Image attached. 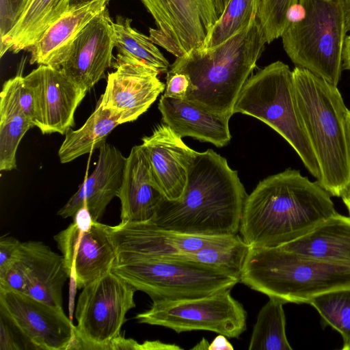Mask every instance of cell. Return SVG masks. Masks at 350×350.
Wrapping results in <instances>:
<instances>
[{"instance_id": "obj_1", "label": "cell", "mask_w": 350, "mask_h": 350, "mask_svg": "<svg viewBox=\"0 0 350 350\" xmlns=\"http://www.w3.org/2000/svg\"><path fill=\"white\" fill-rule=\"evenodd\" d=\"M336 213L331 196L317 181L288 168L260 181L247 195L239 232L250 247H280Z\"/></svg>"}, {"instance_id": "obj_2", "label": "cell", "mask_w": 350, "mask_h": 350, "mask_svg": "<svg viewBox=\"0 0 350 350\" xmlns=\"http://www.w3.org/2000/svg\"><path fill=\"white\" fill-rule=\"evenodd\" d=\"M247 197L226 158L212 149L196 152L181 198H165L150 222L187 234H238Z\"/></svg>"}, {"instance_id": "obj_3", "label": "cell", "mask_w": 350, "mask_h": 350, "mask_svg": "<svg viewBox=\"0 0 350 350\" xmlns=\"http://www.w3.org/2000/svg\"><path fill=\"white\" fill-rule=\"evenodd\" d=\"M266 43L256 16L247 26L217 46L196 49L176 57L168 71L189 77L191 85L185 100L230 119L239 93Z\"/></svg>"}, {"instance_id": "obj_4", "label": "cell", "mask_w": 350, "mask_h": 350, "mask_svg": "<svg viewBox=\"0 0 350 350\" xmlns=\"http://www.w3.org/2000/svg\"><path fill=\"white\" fill-rule=\"evenodd\" d=\"M293 75L302 124L320 168L317 183L340 197L350 183L349 110L337 86L302 68L295 66Z\"/></svg>"}, {"instance_id": "obj_5", "label": "cell", "mask_w": 350, "mask_h": 350, "mask_svg": "<svg viewBox=\"0 0 350 350\" xmlns=\"http://www.w3.org/2000/svg\"><path fill=\"white\" fill-rule=\"evenodd\" d=\"M240 282L284 304H310L321 294L349 288L350 264L321 260L280 247H250Z\"/></svg>"}, {"instance_id": "obj_6", "label": "cell", "mask_w": 350, "mask_h": 350, "mask_svg": "<svg viewBox=\"0 0 350 350\" xmlns=\"http://www.w3.org/2000/svg\"><path fill=\"white\" fill-rule=\"evenodd\" d=\"M300 15L281 36L283 48L297 67L337 86L342 70L347 33L345 0H298Z\"/></svg>"}, {"instance_id": "obj_7", "label": "cell", "mask_w": 350, "mask_h": 350, "mask_svg": "<svg viewBox=\"0 0 350 350\" xmlns=\"http://www.w3.org/2000/svg\"><path fill=\"white\" fill-rule=\"evenodd\" d=\"M263 122L281 135L297 152L308 172L317 179L321 172L297 107L293 70L274 62L251 75L234 107Z\"/></svg>"}, {"instance_id": "obj_8", "label": "cell", "mask_w": 350, "mask_h": 350, "mask_svg": "<svg viewBox=\"0 0 350 350\" xmlns=\"http://www.w3.org/2000/svg\"><path fill=\"white\" fill-rule=\"evenodd\" d=\"M152 301L197 297L232 289L240 277L190 260L137 258L116 264L112 270Z\"/></svg>"}, {"instance_id": "obj_9", "label": "cell", "mask_w": 350, "mask_h": 350, "mask_svg": "<svg viewBox=\"0 0 350 350\" xmlns=\"http://www.w3.org/2000/svg\"><path fill=\"white\" fill-rule=\"evenodd\" d=\"M136 288L112 271L83 288L76 308L74 349L109 350L120 336Z\"/></svg>"}, {"instance_id": "obj_10", "label": "cell", "mask_w": 350, "mask_h": 350, "mask_svg": "<svg viewBox=\"0 0 350 350\" xmlns=\"http://www.w3.org/2000/svg\"><path fill=\"white\" fill-rule=\"evenodd\" d=\"M135 318L139 323L164 327L178 334L205 330L239 338L246 329L247 314L228 289L197 297L154 300L148 310Z\"/></svg>"}, {"instance_id": "obj_11", "label": "cell", "mask_w": 350, "mask_h": 350, "mask_svg": "<svg viewBox=\"0 0 350 350\" xmlns=\"http://www.w3.org/2000/svg\"><path fill=\"white\" fill-rule=\"evenodd\" d=\"M154 19L150 39L176 57L202 48L218 16L213 0H141Z\"/></svg>"}, {"instance_id": "obj_12", "label": "cell", "mask_w": 350, "mask_h": 350, "mask_svg": "<svg viewBox=\"0 0 350 350\" xmlns=\"http://www.w3.org/2000/svg\"><path fill=\"white\" fill-rule=\"evenodd\" d=\"M0 311L36 349H74L76 328L62 308L25 293L0 290Z\"/></svg>"}, {"instance_id": "obj_13", "label": "cell", "mask_w": 350, "mask_h": 350, "mask_svg": "<svg viewBox=\"0 0 350 350\" xmlns=\"http://www.w3.org/2000/svg\"><path fill=\"white\" fill-rule=\"evenodd\" d=\"M109 231L116 253V264L193 252L208 245L226 243L237 235L187 234L162 228L150 221L120 222L109 226Z\"/></svg>"}, {"instance_id": "obj_14", "label": "cell", "mask_w": 350, "mask_h": 350, "mask_svg": "<svg viewBox=\"0 0 350 350\" xmlns=\"http://www.w3.org/2000/svg\"><path fill=\"white\" fill-rule=\"evenodd\" d=\"M23 81L33 98L35 126L43 134H66L75 125V112L87 91L61 68L49 65H39Z\"/></svg>"}, {"instance_id": "obj_15", "label": "cell", "mask_w": 350, "mask_h": 350, "mask_svg": "<svg viewBox=\"0 0 350 350\" xmlns=\"http://www.w3.org/2000/svg\"><path fill=\"white\" fill-rule=\"evenodd\" d=\"M61 251L69 277L78 288L111 271L116 253L109 226L96 221L83 231L72 223L54 236Z\"/></svg>"}, {"instance_id": "obj_16", "label": "cell", "mask_w": 350, "mask_h": 350, "mask_svg": "<svg viewBox=\"0 0 350 350\" xmlns=\"http://www.w3.org/2000/svg\"><path fill=\"white\" fill-rule=\"evenodd\" d=\"M113 21L107 9L93 18L72 42L62 70L79 86L89 91L105 77L115 47Z\"/></svg>"}, {"instance_id": "obj_17", "label": "cell", "mask_w": 350, "mask_h": 350, "mask_svg": "<svg viewBox=\"0 0 350 350\" xmlns=\"http://www.w3.org/2000/svg\"><path fill=\"white\" fill-rule=\"evenodd\" d=\"M99 102L119 118L120 124L137 120L165 90L159 72L142 65L114 64Z\"/></svg>"}, {"instance_id": "obj_18", "label": "cell", "mask_w": 350, "mask_h": 350, "mask_svg": "<svg viewBox=\"0 0 350 350\" xmlns=\"http://www.w3.org/2000/svg\"><path fill=\"white\" fill-rule=\"evenodd\" d=\"M142 141L153 179L165 198L170 200L180 198L196 151L164 123L157 126Z\"/></svg>"}, {"instance_id": "obj_19", "label": "cell", "mask_w": 350, "mask_h": 350, "mask_svg": "<svg viewBox=\"0 0 350 350\" xmlns=\"http://www.w3.org/2000/svg\"><path fill=\"white\" fill-rule=\"evenodd\" d=\"M126 157L114 146L104 142L99 148L96 167L77 191L59 210L63 218L73 217L85 205L94 221H100L107 205L121 187Z\"/></svg>"}, {"instance_id": "obj_20", "label": "cell", "mask_w": 350, "mask_h": 350, "mask_svg": "<svg viewBox=\"0 0 350 350\" xmlns=\"http://www.w3.org/2000/svg\"><path fill=\"white\" fill-rule=\"evenodd\" d=\"M120 200V222H147L154 217L165 196L152 176L148 158L141 145L133 146L126 157Z\"/></svg>"}, {"instance_id": "obj_21", "label": "cell", "mask_w": 350, "mask_h": 350, "mask_svg": "<svg viewBox=\"0 0 350 350\" xmlns=\"http://www.w3.org/2000/svg\"><path fill=\"white\" fill-rule=\"evenodd\" d=\"M27 267L25 294L48 304L62 308L63 287L69 273L63 256L40 241L22 242Z\"/></svg>"}, {"instance_id": "obj_22", "label": "cell", "mask_w": 350, "mask_h": 350, "mask_svg": "<svg viewBox=\"0 0 350 350\" xmlns=\"http://www.w3.org/2000/svg\"><path fill=\"white\" fill-rule=\"evenodd\" d=\"M158 108L163 122L180 137H191L219 148L230 142V119L227 118L208 113L185 100L163 95Z\"/></svg>"}, {"instance_id": "obj_23", "label": "cell", "mask_w": 350, "mask_h": 350, "mask_svg": "<svg viewBox=\"0 0 350 350\" xmlns=\"http://www.w3.org/2000/svg\"><path fill=\"white\" fill-rule=\"evenodd\" d=\"M106 0H95L69 10L31 47V64L60 68L76 36L96 15L106 9Z\"/></svg>"}, {"instance_id": "obj_24", "label": "cell", "mask_w": 350, "mask_h": 350, "mask_svg": "<svg viewBox=\"0 0 350 350\" xmlns=\"http://www.w3.org/2000/svg\"><path fill=\"white\" fill-rule=\"evenodd\" d=\"M280 247L321 260L350 264V215L336 213L307 234Z\"/></svg>"}, {"instance_id": "obj_25", "label": "cell", "mask_w": 350, "mask_h": 350, "mask_svg": "<svg viewBox=\"0 0 350 350\" xmlns=\"http://www.w3.org/2000/svg\"><path fill=\"white\" fill-rule=\"evenodd\" d=\"M21 72L6 81L0 94V170L16 168V152L33 121L23 109L19 100Z\"/></svg>"}, {"instance_id": "obj_26", "label": "cell", "mask_w": 350, "mask_h": 350, "mask_svg": "<svg viewBox=\"0 0 350 350\" xmlns=\"http://www.w3.org/2000/svg\"><path fill=\"white\" fill-rule=\"evenodd\" d=\"M69 10V0H28L15 26L0 40V55L29 49Z\"/></svg>"}, {"instance_id": "obj_27", "label": "cell", "mask_w": 350, "mask_h": 350, "mask_svg": "<svg viewBox=\"0 0 350 350\" xmlns=\"http://www.w3.org/2000/svg\"><path fill=\"white\" fill-rule=\"evenodd\" d=\"M131 18L117 16L113 23L115 47L118 50L114 64L142 65L159 73L167 72L170 65L150 38L131 27Z\"/></svg>"}, {"instance_id": "obj_28", "label": "cell", "mask_w": 350, "mask_h": 350, "mask_svg": "<svg viewBox=\"0 0 350 350\" xmlns=\"http://www.w3.org/2000/svg\"><path fill=\"white\" fill-rule=\"evenodd\" d=\"M119 118L99 102L94 111L77 130L69 129L65 134L58 156L62 163H67L91 152L105 142L107 137L119 125Z\"/></svg>"}, {"instance_id": "obj_29", "label": "cell", "mask_w": 350, "mask_h": 350, "mask_svg": "<svg viewBox=\"0 0 350 350\" xmlns=\"http://www.w3.org/2000/svg\"><path fill=\"white\" fill-rule=\"evenodd\" d=\"M280 299L269 298L260 310L254 325L249 350H292L286 335V318Z\"/></svg>"}, {"instance_id": "obj_30", "label": "cell", "mask_w": 350, "mask_h": 350, "mask_svg": "<svg viewBox=\"0 0 350 350\" xmlns=\"http://www.w3.org/2000/svg\"><path fill=\"white\" fill-rule=\"evenodd\" d=\"M250 248L241 237L237 234L226 243L208 245L193 252L163 258L193 261L240 277Z\"/></svg>"}, {"instance_id": "obj_31", "label": "cell", "mask_w": 350, "mask_h": 350, "mask_svg": "<svg viewBox=\"0 0 350 350\" xmlns=\"http://www.w3.org/2000/svg\"><path fill=\"white\" fill-rule=\"evenodd\" d=\"M261 0H230L201 49L217 46L249 25L257 16Z\"/></svg>"}, {"instance_id": "obj_32", "label": "cell", "mask_w": 350, "mask_h": 350, "mask_svg": "<svg viewBox=\"0 0 350 350\" xmlns=\"http://www.w3.org/2000/svg\"><path fill=\"white\" fill-rule=\"evenodd\" d=\"M324 323L342 336V350H350V288L327 292L310 302Z\"/></svg>"}, {"instance_id": "obj_33", "label": "cell", "mask_w": 350, "mask_h": 350, "mask_svg": "<svg viewBox=\"0 0 350 350\" xmlns=\"http://www.w3.org/2000/svg\"><path fill=\"white\" fill-rule=\"evenodd\" d=\"M298 0H261L257 18L267 44L281 37L286 25L289 9Z\"/></svg>"}, {"instance_id": "obj_34", "label": "cell", "mask_w": 350, "mask_h": 350, "mask_svg": "<svg viewBox=\"0 0 350 350\" xmlns=\"http://www.w3.org/2000/svg\"><path fill=\"white\" fill-rule=\"evenodd\" d=\"M27 285V268L21 251L20 258L6 272L0 275V290L24 293Z\"/></svg>"}, {"instance_id": "obj_35", "label": "cell", "mask_w": 350, "mask_h": 350, "mask_svg": "<svg viewBox=\"0 0 350 350\" xmlns=\"http://www.w3.org/2000/svg\"><path fill=\"white\" fill-rule=\"evenodd\" d=\"M27 1L28 0H0V40L15 26Z\"/></svg>"}, {"instance_id": "obj_36", "label": "cell", "mask_w": 350, "mask_h": 350, "mask_svg": "<svg viewBox=\"0 0 350 350\" xmlns=\"http://www.w3.org/2000/svg\"><path fill=\"white\" fill-rule=\"evenodd\" d=\"M22 242L12 237L0 239V275L6 272L20 258Z\"/></svg>"}, {"instance_id": "obj_37", "label": "cell", "mask_w": 350, "mask_h": 350, "mask_svg": "<svg viewBox=\"0 0 350 350\" xmlns=\"http://www.w3.org/2000/svg\"><path fill=\"white\" fill-rule=\"evenodd\" d=\"M190 85V79L187 75L168 71L163 96L185 100Z\"/></svg>"}, {"instance_id": "obj_38", "label": "cell", "mask_w": 350, "mask_h": 350, "mask_svg": "<svg viewBox=\"0 0 350 350\" xmlns=\"http://www.w3.org/2000/svg\"><path fill=\"white\" fill-rule=\"evenodd\" d=\"M3 317L1 316V337H0V349L12 350L21 349V347L15 340L11 330L8 325L5 323Z\"/></svg>"}, {"instance_id": "obj_39", "label": "cell", "mask_w": 350, "mask_h": 350, "mask_svg": "<svg viewBox=\"0 0 350 350\" xmlns=\"http://www.w3.org/2000/svg\"><path fill=\"white\" fill-rule=\"evenodd\" d=\"M94 222L89 209L85 205L79 208L73 215V223L83 231L90 230Z\"/></svg>"}, {"instance_id": "obj_40", "label": "cell", "mask_w": 350, "mask_h": 350, "mask_svg": "<svg viewBox=\"0 0 350 350\" xmlns=\"http://www.w3.org/2000/svg\"><path fill=\"white\" fill-rule=\"evenodd\" d=\"M183 349L175 344H168L160 340H146L139 343V350H182Z\"/></svg>"}, {"instance_id": "obj_41", "label": "cell", "mask_w": 350, "mask_h": 350, "mask_svg": "<svg viewBox=\"0 0 350 350\" xmlns=\"http://www.w3.org/2000/svg\"><path fill=\"white\" fill-rule=\"evenodd\" d=\"M122 349L139 350V343L133 339L125 338L120 335L111 342L110 350Z\"/></svg>"}, {"instance_id": "obj_42", "label": "cell", "mask_w": 350, "mask_h": 350, "mask_svg": "<svg viewBox=\"0 0 350 350\" xmlns=\"http://www.w3.org/2000/svg\"><path fill=\"white\" fill-rule=\"evenodd\" d=\"M223 334H218L210 343L208 350H233L234 347Z\"/></svg>"}, {"instance_id": "obj_43", "label": "cell", "mask_w": 350, "mask_h": 350, "mask_svg": "<svg viewBox=\"0 0 350 350\" xmlns=\"http://www.w3.org/2000/svg\"><path fill=\"white\" fill-rule=\"evenodd\" d=\"M342 68L350 71V35L347 36L342 53Z\"/></svg>"}, {"instance_id": "obj_44", "label": "cell", "mask_w": 350, "mask_h": 350, "mask_svg": "<svg viewBox=\"0 0 350 350\" xmlns=\"http://www.w3.org/2000/svg\"><path fill=\"white\" fill-rule=\"evenodd\" d=\"M230 0H213L218 18L221 16Z\"/></svg>"}, {"instance_id": "obj_45", "label": "cell", "mask_w": 350, "mask_h": 350, "mask_svg": "<svg viewBox=\"0 0 350 350\" xmlns=\"http://www.w3.org/2000/svg\"><path fill=\"white\" fill-rule=\"evenodd\" d=\"M340 198L346 206L350 215V183L342 193Z\"/></svg>"}, {"instance_id": "obj_46", "label": "cell", "mask_w": 350, "mask_h": 350, "mask_svg": "<svg viewBox=\"0 0 350 350\" xmlns=\"http://www.w3.org/2000/svg\"><path fill=\"white\" fill-rule=\"evenodd\" d=\"M95 0H69V10L75 9L77 7L88 4ZM107 3L110 0H106Z\"/></svg>"}, {"instance_id": "obj_47", "label": "cell", "mask_w": 350, "mask_h": 350, "mask_svg": "<svg viewBox=\"0 0 350 350\" xmlns=\"http://www.w3.org/2000/svg\"><path fill=\"white\" fill-rule=\"evenodd\" d=\"M345 14L347 31L350 32V0H345Z\"/></svg>"}, {"instance_id": "obj_48", "label": "cell", "mask_w": 350, "mask_h": 350, "mask_svg": "<svg viewBox=\"0 0 350 350\" xmlns=\"http://www.w3.org/2000/svg\"><path fill=\"white\" fill-rule=\"evenodd\" d=\"M210 343L206 338H202L200 342H198L196 346L191 348V349H208Z\"/></svg>"}, {"instance_id": "obj_49", "label": "cell", "mask_w": 350, "mask_h": 350, "mask_svg": "<svg viewBox=\"0 0 350 350\" xmlns=\"http://www.w3.org/2000/svg\"><path fill=\"white\" fill-rule=\"evenodd\" d=\"M347 126H348L349 144V149H350V111H349V113H348Z\"/></svg>"}]
</instances>
